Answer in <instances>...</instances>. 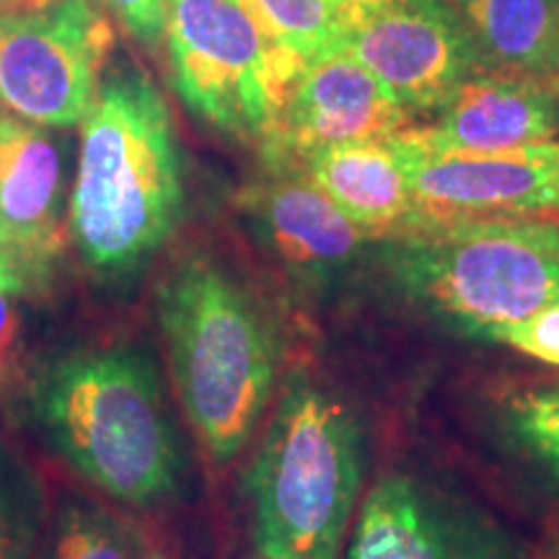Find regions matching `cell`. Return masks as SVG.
<instances>
[{
  "label": "cell",
  "instance_id": "obj_24",
  "mask_svg": "<svg viewBox=\"0 0 559 559\" xmlns=\"http://www.w3.org/2000/svg\"><path fill=\"white\" fill-rule=\"evenodd\" d=\"M513 234L526 239L534 247H542L559 260V221L557 218H506Z\"/></svg>",
  "mask_w": 559,
  "mask_h": 559
},
{
  "label": "cell",
  "instance_id": "obj_16",
  "mask_svg": "<svg viewBox=\"0 0 559 559\" xmlns=\"http://www.w3.org/2000/svg\"><path fill=\"white\" fill-rule=\"evenodd\" d=\"M479 70L559 81V0H449Z\"/></svg>",
  "mask_w": 559,
  "mask_h": 559
},
{
  "label": "cell",
  "instance_id": "obj_27",
  "mask_svg": "<svg viewBox=\"0 0 559 559\" xmlns=\"http://www.w3.org/2000/svg\"><path fill=\"white\" fill-rule=\"evenodd\" d=\"M536 559H559V536L555 542H549L547 547L539 551V557H536Z\"/></svg>",
  "mask_w": 559,
  "mask_h": 559
},
{
  "label": "cell",
  "instance_id": "obj_2",
  "mask_svg": "<svg viewBox=\"0 0 559 559\" xmlns=\"http://www.w3.org/2000/svg\"><path fill=\"white\" fill-rule=\"evenodd\" d=\"M32 407L58 456L109 498L153 506L177 492L185 456L158 370L135 347L66 355L41 370Z\"/></svg>",
  "mask_w": 559,
  "mask_h": 559
},
{
  "label": "cell",
  "instance_id": "obj_18",
  "mask_svg": "<svg viewBox=\"0 0 559 559\" xmlns=\"http://www.w3.org/2000/svg\"><path fill=\"white\" fill-rule=\"evenodd\" d=\"M45 559H143L115 515L94 506H68L55 521Z\"/></svg>",
  "mask_w": 559,
  "mask_h": 559
},
{
  "label": "cell",
  "instance_id": "obj_11",
  "mask_svg": "<svg viewBox=\"0 0 559 559\" xmlns=\"http://www.w3.org/2000/svg\"><path fill=\"white\" fill-rule=\"evenodd\" d=\"M409 122L407 109L370 70L332 50L300 68L262 151L267 166H296L332 145L386 140Z\"/></svg>",
  "mask_w": 559,
  "mask_h": 559
},
{
  "label": "cell",
  "instance_id": "obj_3",
  "mask_svg": "<svg viewBox=\"0 0 559 559\" xmlns=\"http://www.w3.org/2000/svg\"><path fill=\"white\" fill-rule=\"evenodd\" d=\"M156 311L181 407L215 464H228L275 389V330L241 280L205 254L174 264L156 290Z\"/></svg>",
  "mask_w": 559,
  "mask_h": 559
},
{
  "label": "cell",
  "instance_id": "obj_1",
  "mask_svg": "<svg viewBox=\"0 0 559 559\" xmlns=\"http://www.w3.org/2000/svg\"><path fill=\"white\" fill-rule=\"evenodd\" d=\"M81 124L70 241L96 275L128 277L158 254L185 213L171 109L145 70L117 66Z\"/></svg>",
  "mask_w": 559,
  "mask_h": 559
},
{
  "label": "cell",
  "instance_id": "obj_9",
  "mask_svg": "<svg viewBox=\"0 0 559 559\" xmlns=\"http://www.w3.org/2000/svg\"><path fill=\"white\" fill-rule=\"evenodd\" d=\"M345 559H519L498 523L412 474H386L362 500Z\"/></svg>",
  "mask_w": 559,
  "mask_h": 559
},
{
  "label": "cell",
  "instance_id": "obj_21",
  "mask_svg": "<svg viewBox=\"0 0 559 559\" xmlns=\"http://www.w3.org/2000/svg\"><path fill=\"white\" fill-rule=\"evenodd\" d=\"M474 340L506 345L526 358L559 368V300L542 306L526 319L487 326Z\"/></svg>",
  "mask_w": 559,
  "mask_h": 559
},
{
  "label": "cell",
  "instance_id": "obj_13",
  "mask_svg": "<svg viewBox=\"0 0 559 559\" xmlns=\"http://www.w3.org/2000/svg\"><path fill=\"white\" fill-rule=\"evenodd\" d=\"M559 81H534L479 70L432 115L430 124L396 138L425 153H498L555 140Z\"/></svg>",
  "mask_w": 559,
  "mask_h": 559
},
{
  "label": "cell",
  "instance_id": "obj_26",
  "mask_svg": "<svg viewBox=\"0 0 559 559\" xmlns=\"http://www.w3.org/2000/svg\"><path fill=\"white\" fill-rule=\"evenodd\" d=\"M13 124H16V117L9 115V111L0 109V164H3V156H5V145H9V138H11V130Z\"/></svg>",
  "mask_w": 559,
  "mask_h": 559
},
{
  "label": "cell",
  "instance_id": "obj_10",
  "mask_svg": "<svg viewBox=\"0 0 559 559\" xmlns=\"http://www.w3.org/2000/svg\"><path fill=\"white\" fill-rule=\"evenodd\" d=\"M419 205L440 215L544 218L559 213V140L498 153H425L391 135Z\"/></svg>",
  "mask_w": 559,
  "mask_h": 559
},
{
  "label": "cell",
  "instance_id": "obj_28",
  "mask_svg": "<svg viewBox=\"0 0 559 559\" xmlns=\"http://www.w3.org/2000/svg\"><path fill=\"white\" fill-rule=\"evenodd\" d=\"M26 3H34V0H0V9H16V5H26Z\"/></svg>",
  "mask_w": 559,
  "mask_h": 559
},
{
  "label": "cell",
  "instance_id": "obj_25",
  "mask_svg": "<svg viewBox=\"0 0 559 559\" xmlns=\"http://www.w3.org/2000/svg\"><path fill=\"white\" fill-rule=\"evenodd\" d=\"M29 288V280L24 275V267H21L16 251L5 239L3 228H0V290H9V293H24Z\"/></svg>",
  "mask_w": 559,
  "mask_h": 559
},
{
  "label": "cell",
  "instance_id": "obj_14",
  "mask_svg": "<svg viewBox=\"0 0 559 559\" xmlns=\"http://www.w3.org/2000/svg\"><path fill=\"white\" fill-rule=\"evenodd\" d=\"M66 153L52 128L16 120L0 164V228L29 285L62 251Z\"/></svg>",
  "mask_w": 559,
  "mask_h": 559
},
{
  "label": "cell",
  "instance_id": "obj_19",
  "mask_svg": "<svg viewBox=\"0 0 559 559\" xmlns=\"http://www.w3.org/2000/svg\"><path fill=\"white\" fill-rule=\"evenodd\" d=\"M39 526V481L0 440V559H32Z\"/></svg>",
  "mask_w": 559,
  "mask_h": 559
},
{
  "label": "cell",
  "instance_id": "obj_6",
  "mask_svg": "<svg viewBox=\"0 0 559 559\" xmlns=\"http://www.w3.org/2000/svg\"><path fill=\"white\" fill-rule=\"evenodd\" d=\"M164 41L187 109L262 145L304 66L272 41L247 0H166Z\"/></svg>",
  "mask_w": 559,
  "mask_h": 559
},
{
  "label": "cell",
  "instance_id": "obj_23",
  "mask_svg": "<svg viewBox=\"0 0 559 559\" xmlns=\"http://www.w3.org/2000/svg\"><path fill=\"white\" fill-rule=\"evenodd\" d=\"M21 345L19 293L0 290V389L9 381Z\"/></svg>",
  "mask_w": 559,
  "mask_h": 559
},
{
  "label": "cell",
  "instance_id": "obj_31",
  "mask_svg": "<svg viewBox=\"0 0 559 559\" xmlns=\"http://www.w3.org/2000/svg\"><path fill=\"white\" fill-rule=\"evenodd\" d=\"M353 3H368V0H353Z\"/></svg>",
  "mask_w": 559,
  "mask_h": 559
},
{
  "label": "cell",
  "instance_id": "obj_17",
  "mask_svg": "<svg viewBox=\"0 0 559 559\" xmlns=\"http://www.w3.org/2000/svg\"><path fill=\"white\" fill-rule=\"evenodd\" d=\"M254 16L300 66L337 50L353 0H247Z\"/></svg>",
  "mask_w": 559,
  "mask_h": 559
},
{
  "label": "cell",
  "instance_id": "obj_15",
  "mask_svg": "<svg viewBox=\"0 0 559 559\" xmlns=\"http://www.w3.org/2000/svg\"><path fill=\"white\" fill-rule=\"evenodd\" d=\"M296 169L330 194L334 205L373 239L402 234L425 210L391 138L313 151L298 160Z\"/></svg>",
  "mask_w": 559,
  "mask_h": 559
},
{
  "label": "cell",
  "instance_id": "obj_12",
  "mask_svg": "<svg viewBox=\"0 0 559 559\" xmlns=\"http://www.w3.org/2000/svg\"><path fill=\"white\" fill-rule=\"evenodd\" d=\"M241 210L270 254L311 285L345 275L373 239L296 166H270L243 190Z\"/></svg>",
  "mask_w": 559,
  "mask_h": 559
},
{
  "label": "cell",
  "instance_id": "obj_22",
  "mask_svg": "<svg viewBox=\"0 0 559 559\" xmlns=\"http://www.w3.org/2000/svg\"><path fill=\"white\" fill-rule=\"evenodd\" d=\"M132 34L140 45L156 50L166 34V0H94Z\"/></svg>",
  "mask_w": 559,
  "mask_h": 559
},
{
  "label": "cell",
  "instance_id": "obj_7",
  "mask_svg": "<svg viewBox=\"0 0 559 559\" xmlns=\"http://www.w3.org/2000/svg\"><path fill=\"white\" fill-rule=\"evenodd\" d=\"M115 47L94 0H34L0 11V109L41 128H73L94 107Z\"/></svg>",
  "mask_w": 559,
  "mask_h": 559
},
{
  "label": "cell",
  "instance_id": "obj_4",
  "mask_svg": "<svg viewBox=\"0 0 559 559\" xmlns=\"http://www.w3.org/2000/svg\"><path fill=\"white\" fill-rule=\"evenodd\" d=\"M366 469L360 423L304 376L285 386L247 472L257 551L340 559Z\"/></svg>",
  "mask_w": 559,
  "mask_h": 559
},
{
  "label": "cell",
  "instance_id": "obj_30",
  "mask_svg": "<svg viewBox=\"0 0 559 559\" xmlns=\"http://www.w3.org/2000/svg\"><path fill=\"white\" fill-rule=\"evenodd\" d=\"M251 559H272V557H264V555H260V551H257V555L251 557Z\"/></svg>",
  "mask_w": 559,
  "mask_h": 559
},
{
  "label": "cell",
  "instance_id": "obj_29",
  "mask_svg": "<svg viewBox=\"0 0 559 559\" xmlns=\"http://www.w3.org/2000/svg\"><path fill=\"white\" fill-rule=\"evenodd\" d=\"M143 559H169L166 555H160V551H148Z\"/></svg>",
  "mask_w": 559,
  "mask_h": 559
},
{
  "label": "cell",
  "instance_id": "obj_20",
  "mask_svg": "<svg viewBox=\"0 0 559 559\" xmlns=\"http://www.w3.org/2000/svg\"><path fill=\"white\" fill-rule=\"evenodd\" d=\"M502 417L510 440L559 485V383L510 396Z\"/></svg>",
  "mask_w": 559,
  "mask_h": 559
},
{
  "label": "cell",
  "instance_id": "obj_32",
  "mask_svg": "<svg viewBox=\"0 0 559 559\" xmlns=\"http://www.w3.org/2000/svg\"><path fill=\"white\" fill-rule=\"evenodd\" d=\"M0 11H3V9H0Z\"/></svg>",
  "mask_w": 559,
  "mask_h": 559
},
{
  "label": "cell",
  "instance_id": "obj_5",
  "mask_svg": "<svg viewBox=\"0 0 559 559\" xmlns=\"http://www.w3.org/2000/svg\"><path fill=\"white\" fill-rule=\"evenodd\" d=\"M394 290L466 337L526 319L559 300V260L513 234L506 218L423 215L381 243Z\"/></svg>",
  "mask_w": 559,
  "mask_h": 559
},
{
  "label": "cell",
  "instance_id": "obj_8",
  "mask_svg": "<svg viewBox=\"0 0 559 559\" xmlns=\"http://www.w3.org/2000/svg\"><path fill=\"white\" fill-rule=\"evenodd\" d=\"M337 50L383 83L412 120L432 117L479 73L449 0H368L349 11Z\"/></svg>",
  "mask_w": 559,
  "mask_h": 559
}]
</instances>
